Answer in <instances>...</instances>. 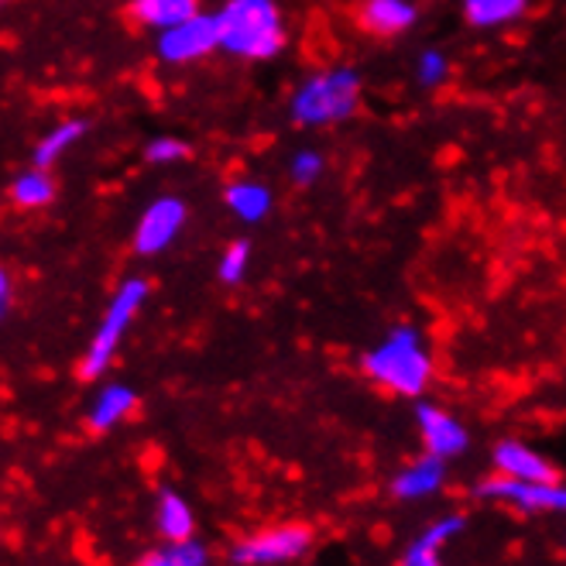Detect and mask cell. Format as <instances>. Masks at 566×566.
I'll return each instance as SVG.
<instances>
[{
  "label": "cell",
  "mask_w": 566,
  "mask_h": 566,
  "mask_svg": "<svg viewBox=\"0 0 566 566\" xmlns=\"http://www.w3.org/2000/svg\"><path fill=\"white\" fill-rule=\"evenodd\" d=\"M447 73H450V65H447L443 52H437V49L422 52V59H419V83L422 86H440L447 80Z\"/></svg>",
  "instance_id": "cell-25"
},
{
  "label": "cell",
  "mask_w": 566,
  "mask_h": 566,
  "mask_svg": "<svg viewBox=\"0 0 566 566\" xmlns=\"http://www.w3.org/2000/svg\"><path fill=\"white\" fill-rule=\"evenodd\" d=\"M416 419H419L422 443H426V450L432 457L447 460V457H457V453L468 450V443H471L468 440V429H463L450 412H443L437 406H419Z\"/></svg>",
  "instance_id": "cell-9"
},
{
  "label": "cell",
  "mask_w": 566,
  "mask_h": 566,
  "mask_svg": "<svg viewBox=\"0 0 566 566\" xmlns=\"http://www.w3.org/2000/svg\"><path fill=\"white\" fill-rule=\"evenodd\" d=\"M192 528H196V518H192V509L186 505V497L176 494V491H161L158 494V532L169 543H179V539H192Z\"/></svg>",
  "instance_id": "cell-16"
},
{
  "label": "cell",
  "mask_w": 566,
  "mask_h": 566,
  "mask_svg": "<svg viewBox=\"0 0 566 566\" xmlns=\"http://www.w3.org/2000/svg\"><path fill=\"white\" fill-rule=\"evenodd\" d=\"M364 375L395 395L416 398L429 388L432 357L426 354L422 337L412 326H398L388 340L364 354Z\"/></svg>",
  "instance_id": "cell-1"
},
{
  "label": "cell",
  "mask_w": 566,
  "mask_h": 566,
  "mask_svg": "<svg viewBox=\"0 0 566 566\" xmlns=\"http://www.w3.org/2000/svg\"><path fill=\"white\" fill-rule=\"evenodd\" d=\"M227 207L234 210V217H241L244 223H258L272 210V192L261 182H251V179L230 182L227 186Z\"/></svg>",
  "instance_id": "cell-15"
},
{
  "label": "cell",
  "mask_w": 566,
  "mask_h": 566,
  "mask_svg": "<svg viewBox=\"0 0 566 566\" xmlns=\"http://www.w3.org/2000/svg\"><path fill=\"white\" fill-rule=\"evenodd\" d=\"M207 563H210V553L203 543H196V539L169 543V546H161L142 559V566H207Z\"/></svg>",
  "instance_id": "cell-21"
},
{
  "label": "cell",
  "mask_w": 566,
  "mask_h": 566,
  "mask_svg": "<svg viewBox=\"0 0 566 566\" xmlns=\"http://www.w3.org/2000/svg\"><path fill=\"white\" fill-rule=\"evenodd\" d=\"M319 172H323V155L319 151H298V155H292V165H289L292 182L310 186V182L319 179Z\"/></svg>",
  "instance_id": "cell-24"
},
{
  "label": "cell",
  "mask_w": 566,
  "mask_h": 566,
  "mask_svg": "<svg viewBox=\"0 0 566 566\" xmlns=\"http://www.w3.org/2000/svg\"><path fill=\"white\" fill-rule=\"evenodd\" d=\"M525 0H463V14L474 28H497L522 18Z\"/></svg>",
  "instance_id": "cell-19"
},
{
  "label": "cell",
  "mask_w": 566,
  "mask_h": 566,
  "mask_svg": "<svg viewBox=\"0 0 566 566\" xmlns=\"http://www.w3.org/2000/svg\"><path fill=\"white\" fill-rule=\"evenodd\" d=\"M83 135H86V124L83 120H65V124L52 127L49 135L35 145V165H39V169H49V165L59 161Z\"/></svg>",
  "instance_id": "cell-20"
},
{
  "label": "cell",
  "mask_w": 566,
  "mask_h": 566,
  "mask_svg": "<svg viewBox=\"0 0 566 566\" xmlns=\"http://www.w3.org/2000/svg\"><path fill=\"white\" fill-rule=\"evenodd\" d=\"M11 196H14V203L24 207V210H39V207H49L52 199H55V179L45 172V169H28L14 179L11 186Z\"/></svg>",
  "instance_id": "cell-18"
},
{
  "label": "cell",
  "mask_w": 566,
  "mask_h": 566,
  "mask_svg": "<svg viewBox=\"0 0 566 566\" xmlns=\"http://www.w3.org/2000/svg\"><path fill=\"white\" fill-rule=\"evenodd\" d=\"M494 468H497V474L518 478V481H559L553 463L518 440H505L494 447Z\"/></svg>",
  "instance_id": "cell-10"
},
{
  "label": "cell",
  "mask_w": 566,
  "mask_h": 566,
  "mask_svg": "<svg viewBox=\"0 0 566 566\" xmlns=\"http://www.w3.org/2000/svg\"><path fill=\"white\" fill-rule=\"evenodd\" d=\"M8 316V298H0V319Z\"/></svg>",
  "instance_id": "cell-27"
},
{
  "label": "cell",
  "mask_w": 566,
  "mask_h": 566,
  "mask_svg": "<svg viewBox=\"0 0 566 566\" xmlns=\"http://www.w3.org/2000/svg\"><path fill=\"white\" fill-rule=\"evenodd\" d=\"M440 484H443V460L426 453V457L409 463V468L395 478V494L406 497V502H419V497L437 494Z\"/></svg>",
  "instance_id": "cell-12"
},
{
  "label": "cell",
  "mask_w": 566,
  "mask_h": 566,
  "mask_svg": "<svg viewBox=\"0 0 566 566\" xmlns=\"http://www.w3.org/2000/svg\"><path fill=\"white\" fill-rule=\"evenodd\" d=\"M8 292H11V282H8V272L0 269V298H8Z\"/></svg>",
  "instance_id": "cell-26"
},
{
  "label": "cell",
  "mask_w": 566,
  "mask_h": 566,
  "mask_svg": "<svg viewBox=\"0 0 566 566\" xmlns=\"http://www.w3.org/2000/svg\"><path fill=\"white\" fill-rule=\"evenodd\" d=\"M186 223V203L176 196H161L155 203L142 213L138 227H135V251L151 258V254H161L176 241V234Z\"/></svg>",
  "instance_id": "cell-8"
},
{
  "label": "cell",
  "mask_w": 566,
  "mask_h": 566,
  "mask_svg": "<svg viewBox=\"0 0 566 566\" xmlns=\"http://www.w3.org/2000/svg\"><path fill=\"white\" fill-rule=\"evenodd\" d=\"M406 566H440V559H429V563H406Z\"/></svg>",
  "instance_id": "cell-28"
},
{
  "label": "cell",
  "mask_w": 566,
  "mask_h": 566,
  "mask_svg": "<svg viewBox=\"0 0 566 566\" xmlns=\"http://www.w3.org/2000/svg\"><path fill=\"white\" fill-rule=\"evenodd\" d=\"M130 14H135L145 28H176L182 21H189L192 14H199L196 0H130Z\"/></svg>",
  "instance_id": "cell-14"
},
{
  "label": "cell",
  "mask_w": 566,
  "mask_h": 566,
  "mask_svg": "<svg viewBox=\"0 0 566 566\" xmlns=\"http://www.w3.org/2000/svg\"><path fill=\"white\" fill-rule=\"evenodd\" d=\"M481 497L488 502H502V505H515L525 515H556L566 512V484L559 481H518V478H488L478 488Z\"/></svg>",
  "instance_id": "cell-6"
},
{
  "label": "cell",
  "mask_w": 566,
  "mask_h": 566,
  "mask_svg": "<svg viewBox=\"0 0 566 566\" xmlns=\"http://www.w3.org/2000/svg\"><path fill=\"white\" fill-rule=\"evenodd\" d=\"M416 4L412 0H364L360 8V28L371 31V35H402V31H409L416 24Z\"/></svg>",
  "instance_id": "cell-11"
},
{
  "label": "cell",
  "mask_w": 566,
  "mask_h": 566,
  "mask_svg": "<svg viewBox=\"0 0 566 566\" xmlns=\"http://www.w3.org/2000/svg\"><path fill=\"white\" fill-rule=\"evenodd\" d=\"M460 528H463V518L460 515H443V518H437L432 522L422 536L409 546V553H406V563H429V559H440V549L453 539V536H460Z\"/></svg>",
  "instance_id": "cell-17"
},
{
  "label": "cell",
  "mask_w": 566,
  "mask_h": 566,
  "mask_svg": "<svg viewBox=\"0 0 566 566\" xmlns=\"http://www.w3.org/2000/svg\"><path fill=\"white\" fill-rule=\"evenodd\" d=\"M220 49V18L217 14H192L189 21L165 28L158 35V55L172 65L203 59Z\"/></svg>",
  "instance_id": "cell-7"
},
{
  "label": "cell",
  "mask_w": 566,
  "mask_h": 566,
  "mask_svg": "<svg viewBox=\"0 0 566 566\" xmlns=\"http://www.w3.org/2000/svg\"><path fill=\"white\" fill-rule=\"evenodd\" d=\"M138 406V395L130 391L127 385H107L104 391L96 395V402L90 409V429L93 432H107L117 422H124Z\"/></svg>",
  "instance_id": "cell-13"
},
{
  "label": "cell",
  "mask_w": 566,
  "mask_h": 566,
  "mask_svg": "<svg viewBox=\"0 0 566 566\" xmlns=\"http://www.w3.org/2000/svg\"><path fill=\"white\" fill-rule=\"evenodd\" d=\"M220 18V49L241 59H272L285 45L275 0H230Z\"/></svg>",
  "instance_id": "cell-2"
},
{
  "label": "cell",
  "mask_w": 566,
  "mask_h": 566,
  "mask_svg": "<svg viewBox=\"0 0 566 566\" xmlns=\"http://www.w3.org/2000/svg\"><path fill=\"white\" fill-rule=\"evenodd\" d=\"M313 546V528L306 525H275L254 532L244 543H238L230 549V563L234 566H279V563H292L298 556H306Z\"/></svg>",
  "instance_id": "cell-5"
},
{
  "label": "cell",
  "mask_w": 566,
  "mask_h": 566,
  "mask_svg": "<svg viewBox=\"0 0 566 566\" xmlns=\"http://www.w3.org/2000/svg\"><path fill=\"white\" fill-rule=\"evenodd\" d=\"M145 298H148V282L145 279H127L114 292L104 319H99V329L93 333V340H90V347L83 354V364H80L83 378H99L111 368V360H114V354H117V347L124 340V333H127L130 319L138 316Z\"/></svg>",
  "instance_id": "cell-4"
},
{
  "label": "cell",
  "mask_w": 566,
  "mask_h": 566,
  "mask_svg": "<svg viewBox=\"0 0 566 566\" xmlns=\"http://www.w3.org/2000/svg\"><path fill=\"white\" fill-rule=\"evenodd\" d=\"M186 155H189V145L172 135H161V138L148 142V148H145V158L151 165H172V161H182Z\"/></svg>",
  "instance_id": "cell-23"
},
{
  "label": "cell",
  "mask_w": 566,
  "mask_h": 566,
  "mask_svg": "<svg viewBox=\"0 0 566 566\" xmlns=\"http://www.w3.org/2000/svg\"><path fill=\"white\" fill-rule=\"evenodd\" d=\"M360 104V80L354 70H323L292 96V117L303 127H326L347 120Z\"/></svg>",
  "instance_id": "cell-3"
},
{
  "label": "cell",
  "mask_w": 566,
  "mask_h": 566,
  "mask_svg": "<svg viewBox=\"0 0 566 566\" xmlns=\"http://www.w3.org/2000/svg\"><path fill=\"white\" fill-rule=\"evenodd\" d=\"M248 261H251L248 241H234V244L223 251V258H220V282L238 285L244 279V272H248Z\"/></svg>",
  "instance_id": "cell-22"
}]
</instances>
